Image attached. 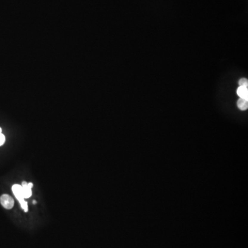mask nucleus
<instances>
[{
	"label": "nucleus",
	"mask_w": 248,
	"mask_h": 248,
	"mask_svg": "<svg viewBox=\"0 0 248 248\" xmlns=\"http://www.w3.org/2000/svg\"><path fill=\"white\" fill-rule=\"evenodd\" d=\"M32 203H33V204H35V203H36V201H32Z\"/></svg>",
	"instance_id": "8"
},
{
	"label": "nucleus",
	"mask_w": 248,
	"mask_h": 248,
	"mask_svg": "<svg viewBox=\"0 0 248 248\" xmlns=\"http://www.w3.org/2000/svg\"><path fill=\"white\" fill-rule=\"evenodd\" d=\"M237 94L240 98L248 99V89L247 87H243V86H239L237 89Z\"/></svg>",
	"instance_id": "4"
},
{
	"label": "nucleus",
	"mask_w": 248,
	"mask_h": 248,
	"mask_svg": "<svg viewBox=\"0 0 248 248\" xmlns=\"http://www.w3.org/2000/svg\"><path fill=\"white\" fill-rule=\"evenodd\" d=\"M22 188H23L24 198L28 199L32 196V188L33 187V184L32 183H27L26 181H23L21 183Z\"/></svg>",
	"instance_id": "3"
},
{
	"label": "nucleus",
	"mask_w": 248,
	"mask_h": 248,
	"mask_svg": "<svg viewBox=\"0 0 248 248\" xmlns=\"http://www.w3.org/2000/svg\"><path fill=\"white\" fill-rule=\"evenodd\" d=\"M239 86H243V87H247L248 86V81L245 78H241L238 81Z\"/></svg>",
	"instance_id": "6"
},
{
	"label": "nucleus",
	"mask_w": 248,
	"mask_h": 248,
	"mask_svg": "<svg viewBox=\"0 0 248 248\" xmlns=\"http://www.w3.org/2000/svg\"><path fill=\"white\" fill-rule=\"evenodd\" d=\"M12 191L13 194H14L15 196L17 199V201L20 203L22 210L25 212H28V203L25 201V198H24L22 186L19 184L13 185L12 186Z\"/></svg>",
	"instance_id": "1"
},
{
	"label": "nucleus",
	"mask_w": 248,
	"mask_h": 248,
	"mask_svg": "<svg viewBox=\"0 0 248 248\" xmlns=\"http://www.w3.org/2000/svg\"><path fill=\"white\" fill-rule=\"evenodd\" d=\"M0 203H1L2 206L6 210L12 209L15 204L14 199L10 195L6 194H2L1 197H0Z\"/></svg>",
	"instance_id": "2"
},
{
	"label": "nucleus",
	"mask_w": 248,
	"mask_h": 248,
	"mask_svg": "<svg viewBox=\"0 0 248 248\" xmlns=\"http://www.w3.org/2000/svg\"><path fill=\"white\" fill-rule=\"evenodd\" d=\"M5 140H6L5 136H4V135L2 133H0V146L4 145V142H5Z\"/></svg>",
	"instance_id": "7"
},
{
	"label": "nucleus",
	"mask_w": 248,
	"mask_h": 248,
	"mask_svg": "<svg viewBox=\"0 0 248 248\" xmlns=\"http://www.w3.org/2000/svg\"><path fill=\"white\" fill-rule=\"evenodd\" d=\"M237 106L241 110H246L248 108V99L240 98L237 101Z\"/></svg>",
	"instance_id": "5"
},
{
	"label": "nucleus",
	"mask_w": 248,
	"mask_h": 248,
	"mask_svg": "<svg viewBox=\"0 0 248 248\" xmlns=\"http://www.w3.org/2000/svg\"><path fill=\"white\" fill-rule=\"evenodd\" d=\"M1 132H2V130H1V128H0V133H1Z\"/></svg>",
	"instance_id": "9"
}]
</instances>
